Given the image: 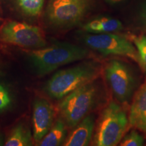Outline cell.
I'll return each instance as SVG.
<instances>
[{
  "label": "cell",
  "mask_w": 146,
  "mask_h": 146,
  "mask_svg": "<svg viewBox=\"0 0 146 146\" xmlns=\"http://www.w3.org/2000/svg\"><path fill=\"white\" fill-rule=\"evenodd\" d=\"M31 62L39 76H44L62 66L87 58L86 48L64 42H58L49 47L29 50Z\"/></svg>",
  "instance_id": "6da1fadb"
},
{
  "label": "cell",
  "mask_w": 146,
  "mask_h": 146,
  "mask_svg": "<svg viewBox=\"0 0 146 146\" xmlns=\"http://www.w3.org/2000/svg\"><path fill=\"white\" fill-rule=\"evenodd\" d=\"M101 66L95 61H87L75 66L58 71L47 82L45 92L52 99L61 100L75 89L96 81Z\"/></svg>",
  "instance_id": "7a4b0ae2"
},
{
  "label": "cell",
  "mask_w": 146,
  "mask_h": 146,
  "mask_svg": "<svg viewBox=\"0 0 146 146\" xmlns=\"http://www.w3.org/2000/svg\"><path fill=\"white\" fill-rule=\"evenodd\" d=\"M100 95L95 81L75 89L61 99L58 111L66 126L73 129L96 106Z\"/></svg>",
  "instance_id": "3957f363"
},
{
  "label": "cell",
  "mask_w": 146,
  "mask_h": 146,
  "mask_svg": "<svg viewBox=\"0 0 146 146\" xmlns=\"http://www.w3.org/2000/svg\"><path fill=\"white\" fill-rule=\"evenodd\" d=\"M129 125L123 108L110 103L102 111L95 132L94 143L98 146H115L120 143Z\"/></svg>",
  "instance_id": "277c9868"
},
{
  "label": "cell",
  "mask_w": 146,
  "mask_h": 146,
  "mask_svg": "<svg viewBox=\"0 0 146 146\" xmlns=\"http://www.w3.org/2000/svg\"><path fill=\"white\" fill-rule=\"evenodd\" d=\"M91 5L92 0H48L47 20L56 28H70L83 21Z\"/></svg>",
  "instance_id": "5b68a950"
},
{
  "label": "cell",
  "mask_w": 146,
  "mask_h": 146,
  "mask_svg": "<svg viewBox=\"0 0 146 146\" xmlns=\"http://www.w3.org/2000/svg\"><path fill=\"white\" fill-rule=\"evenodd\" d=\"M0 40L28 50L46 46L44 35L39 27L17 21H10L3 25L0 31Z\"/></svg>",
  "instance_id": "8992f818"
},
{
  "label": "cell",
  "mask_w": 146,
  "mask_h": 146,
  "mask_svg": "<svg viewBox=\"0 0 146 146\" xmlns=\"http://www.w3.org/2000/svg\"><path fill=\"white\" fill-rule=\"evenodd\" d=\"M83 41L91 49L104 56H121L138 62L136 47L129 39L112 33H92L84 36Z\"/></svg>",
  "instance_id": "52a82bcc"
},
{
  "label": "cell",
  "mask_w": 146,
  "mask_h": 146,
  "mask_svg": "<svg viewBox=\"0 0 146 146\" xmlns=\"http://www.w3.org/2000/svg\"><path fill=\"white\" fill-rule=\"evenodd\" d=\"M104 74L116 99L121 103L129 101L135 87V78L129 66L120 60H110L106 65Z\"/></svg>",
  "instance_id": "ba28073f"
},
{
  "label": "cell",
  "mask_w": 146,
  "mask_h": 146,
  "mask_svg": "<svg viewBox=\"0 0 146 146\" xmlns=\"http://www.w3.org/2000/svg\"><path fill=\"white\" fill-rule=\"evenodd\" d=\"M55 110L52 104L41 98H37L33 104V137L36 143H39L48 133L54 124Z\"/></svg>",
  "instance_id": "9c48e42d"
},
{
  "label": "cell",
  "mask_w": 146,
  "mask_h": 146,
  "mask_svg": "<svg viewBox=\"0 0 146 146\" xmlns=\"http://www.w3.org/2000/svg\"><path fill=\"white\" fill-rule=\"evenodd\" d=\"M129 125L146 135V81L134 96L129 116Z\"/></svg>",
  "instance_id": "30bf717a"
},
{
  "label": "cell",
  "mask_w": 146,
  "mask_h": 146,
  "mask_svg": "<svg viewBox=\"0 0 146 146\" xmlns=\"http://www.w3.org/2000/svg\"><path fill=\"white\" fill-rule=\"evenodd\" d=\"M95 128V117L88 114L80 123L73 128L68 137L66 138L63 145L85 146L90 143Z\"/></svg>",
  "instance_id": "8fae6325"
},
{
  "label": "cell",
  "mask_w": 146,
  "mask_h": 146,
  "mask_svg": "<svg viewBox=\"0 0 146 146\" xmlns=\"http://www.w3.org/2000/svg\"><path fill=\"white\" fill-rule=\"evenodd\" d=\"M123 24L116 18L102 16L87 23L83 27L85 31L91 33H107L120 31Z\"/></svg>",
  "instance_id": "7c38bea8"
},
{
  "label": "cell",
  "mask_w": 146,
  "mask_h": 146,
  "mask_svg": "<svg viewBox=\"0 0 146 146\" xmlns=\"http://www.w3.org/2000/svg\"><path fill=\"white\" fill-rule=\"evenodd\" d=\"M66 125L62 118H58L48 133L38 143L41 146H58L62 145L66 138Z\"/></svg>",
  "instance_id": "4fadbf2b"
},
{
  "label": "cell",
  "mask_w": 146,
  "mask_h": 146,
  "mask_svg": "<svg viewBox=\"0 0 146 146\" xmlns=\"http://www.w3.org/2000/svg\"><path fill=\"white\" fill-rule=\"evenodd\" d=\"M33 137L30 129L21 123L14 128L4 145L5 146H31L33 145Z\"/></svg>",
  "instance_id": "5bb4252c"
},
{
  "label": "cell",
  "mask_w": 146,
  "mask_h": 146,
  "mask_svg": "<svg viewBox=\"0 0 146 146\" xmlns=\"http://www.w3.org/2000/svg\"><path fill=\"white\" fill-rule=\"evenodd\" d=\"M18 8L25 15L37 16L41 13L45 0H15Z\"/></svg>",
  "instance_id": "9a60e30c"
},
{
  "label": "cell",
  "mask_w": 146,
  "mask_h": 146,
  "mask_svg": "<svg viewBox=\"0 0 146 146\" xmlns=\"http://www.w3.org/2000/svg\"><path fill=\"white\" fill-rule=\"evenodd\" d=\"M138 54V63L146 74V35L131 36Z\"/></svg>",
  "instance_id": "2e32d148"
},
{
  "label": "cell",
  "mask_w": 146,
  "mask_h": 146,
  "mask_svg": "<svg viewBox=\"0 0 146 146\" xmlns=\"http://www.w3.org/2000/svg\"><path fill=\"white\" fill-rule=\"evenodd\" d=\"M144 143V139L141 135L135 130L131 131L124 136L120 142V146H141Z\"/></svg>",
  "instance_id": "e0dca14e"
},
{
  "label": "cell",
  "mask_w": 146,
  "mask_h": 146,
  "mask_svg": "<svg viewBox=\"0 0 146 146\" xmlns=\"http://www.w3.org/2000/svg\"><path fill=\"white\" fill-rule=\"evenodd\" d=\"M11 98L9 92L1 84H0V111L6 108L10 105Z\"/></svg>",
  "instance_id": "ac0fdd59"
},
{
  "label": "cell",
  "mask_w": 146,
  "mask_h": 146,
  "mask_svg": "<svg viewBox=\"0 0 146 146\" xmlns=\"http://www.w3.org/2000/svg\"><path fill=\"white\" fill-rule=\"evenodd\" d=\"M139 21L141 26L146 30V0H144L142 3L139 12Z\"/></svg>",
  "instance_id": "d6986e66"
},
{
  "label": "cell",
  "mask_w": 146,
  "mask_h": 146,
  "mask_svg": "<svg viewBox=\"0 0 146 146\" xmlns=\"http://www.w3.org/2000/svg\"><path fill=\"white\" fill-rule=\"evenodd\" d=\"M106 1L110 3H112V4H116V3L123 2L125 0H106Z\"/></svg>",
  "instance_id": "ffe728a7"
},
{
  "label": "cell",
  "mask_w": 146,
  "mask_h": 146,
  "mask_svg": "<svg viewBox=\"0 0 146 146\" xmlns=\"http://www.w3.org/2000/svg\"><path fill=\"white\" fill-rule=\"evenodd\" d=\"M3 143V137L1 136V135L0 134V145H2Z\"/></svg>",
  "instance_id": "44dd1931"
},
{
  "label": "cell",
  "mask_w": 146,
  "mask_h": 146,
  "mask_svg": "<svg viewBox=\"0 0 146 146\" xmlns=\"http://www.w3.org/2000/svg\"><path fill=\"white\" fill-rule=\"evenodd\" d=\"M2 74V71H1V69H0V74Z\"/></svg>",
  "instance_id": "7402d4cb"
}]
</instances>
